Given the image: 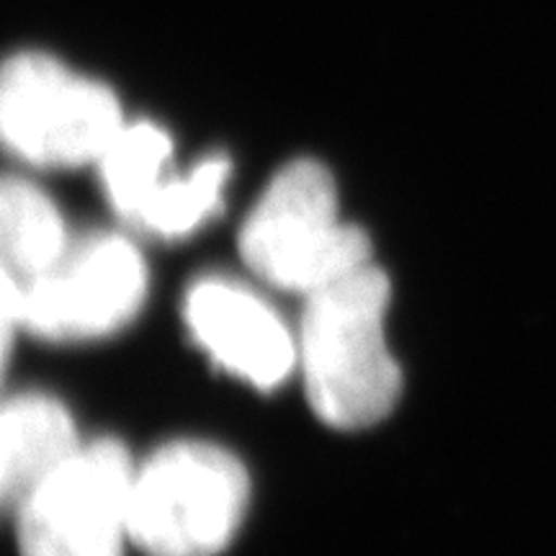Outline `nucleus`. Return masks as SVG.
I'll return each mask as SVG.
<instances>
[{"label": "nucleus", "instance_id": "1", "mask_svg": "<svg viewBox=\"0 0 556 556\" xmlns=\"http://www.w3.org/2000/svg\"><path fill=\"white\" fill-rule=\"evenodd\" d=\"M389 281L366 263L307 296L299 328L304 389L319 420L338 430L377 426L402 392L384 340Z\"/></svg>", "mask_w": 556, "mask_h": 556}, {"label": "nucleus", "instance_id": "2", "mask_svg": "<svg viewBox=\"0 0 556 556\" xmlns=\"http://www.w3.org/2000/svg\"><path fill=\"white\" fill-rule=\"evenodd\" d=\"M238 245L255 276L304 296L371 263V242L364 229L340 219L336 180L315 160L276 173Z\"/></svg>", "mask_w": 556, "mask_h": 556}, {"label": "nucleus", "instance_id": "3", "mask_svg": "<svg viewBox=\"0 0 556 556\" xmlns=\"http://www.w3.org/2000/svg\"><path fill=\"white\" fill-rule=\"evenodd\" d=\"M248 500V471L229 451L170 443L135 469L129 539L148 556H217L238 533Z\"/></svg>", "mask_w": 556, "mask_h": 556}, {"label": "nucleus", "instance_id": "4", "mask_svg": "<svg viewBox=\"0 0 556 556\" xmlns=\"http://www.w3.org/2000/svg\"><path fill=\"white\" fill-rule=\"evenodd\" d=\"M122 127L116 96L52 54L16 52L0 62V150L18 163H99Z\"/></svg>", "mask_w": 556, "mask_h": 556}, {"label": "nucleus", "instance_id": "5", "mask_svg": "<svg viewBox=\"0 0 556 556\" xmlns=\"http://www.w3.org/2000/svg\"><path fill=\"white\" fill-rule=\"evenodd\" d=\"M131 479L119 441L75 448L16 513L21 556H124Z\"/></svg>", "mask_w": 556, "mask_h": 556}, {"label": "nucleus", "instance_id": "6", "mask_svg": "<svg viewBox=\"0 0 556 556\" xmlns=\"http://www.w3.org/2000/svg\"><path fill=\"white\" fill-rule=\"evenodd\" d=\"M148 296V266L114 232L73 238L54 266L18 289L21 330L47 343H86L127 328Z\"/></svg>", "mask_w": 556, "mask_h": 556}, {"label": "nucleus", "instance_id": "7", "mask_svg": "<svg viewBox=\"0 0 556 556\" xmlns=\"http://www.w3.org/2000/svg\"><path fill=\"white\" fill-rule=\"evenodd\" d=\"M109 204L127 225L163 240L191 235L222 208L229 160L212 155L189 176L173 170V142L150 122L124 124L99 160Z\"/></svg>", "mask_w": 556, "mask_h": 556}, {"label": "nucleus", "instance_id": "8", "mask_svg": "<svg viewBox=\"0 0 556 556\" xmlns=\"http://www.w3.org/2000/svg\"><path fill=\"white\" fill-rule=\"evenodd\" d=\"M184 315L208 356L253 387L266 392L281 387L296 366L299 343L283 319L232 278L208 276L193 283Z\"/></svg>", "mask_w": 556, "mask_h": 556}, {"label": "nucleus", "instance_id": "9", "mask_svg": "<svg viewBox=\"0 0 556 556\" xmlns=\"http://www.w3.org/2000/svg\"><path fill=\"white\" fill-rule=\"evenodd\" d=\"M78 446L60 400L37 392L0 400V516L18 513Z\"/></svg>", "mask_w": 556, "mask_h": 556}, {"label": "nucleus", "instance_id": "10", "mask_svg": "<svg viewBox=\"0 0 556 556\" xmlns=\"http://www.w3.org/2000/svg\"><path fill=\"white\" fill-rule=\"evenodd\" d=\"M70 242L58 204L31 180L0 173V268L18 289L47 274Z\"/></svg>", "mask_w": 556, "mask_h": 556}, {"label": "nucleus", "instance_id": "11", "mask_svg": "<svg viewBox=\"0 0 556 556\" xmlns=\"http://www.w3.org/2000/svg\"><path fill=\"white\" fill-rule=\"evenodd\" d=\"M16 330H21L18 283L0 268V384H3Z\"/></svg>", "mask_w": 556, "mask_h": 556}]
</instances>
